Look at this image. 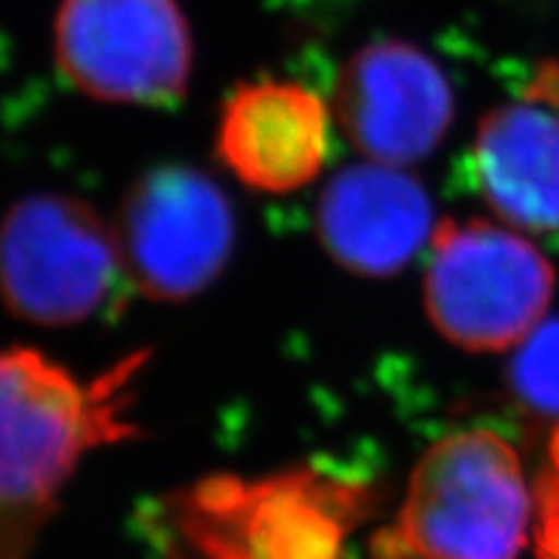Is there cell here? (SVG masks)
<instances>
[{
	"label": "cell",
	"instance_id": "cell-4",
	"mask_svg": "<svg viewBox=\"0 0 559 559\" xmlns=\"http://www.w3.org/2000/svg\"><path fill=\"white\" fill-rule=\"evenodd\" d=\"M124 275L115 230L81 200L32 194L3 226V296L34 324H79L107 309Z\"/></svg>",
	"mask_w": 559,
	"mask_h": 559
},
{
	"label": "cell",
	"instance_id": "cell-1",
	"mask_svg": "<svg viewBox=\"0 0 559 559\" xmlns=\"http://www.w3.org/2000/svg\"><path fill=\"white\" fill-rule=\"evenodd\" d=\"M111 379L86 389L29 347H11L0 368V539L3 559H26L41 523L83 453L122 428L111 415Z\"/></svg>",
	"mask_w": 559,
	"mask_h": 559
},
{
	"label": "cell",
	"instance_id": "cell-6",
	"mask_svg": "<svg viewBox=\"0 0 559 559\" xmlns=\"http://www.w3.org/2000/svg\"><path fill=\"white\" fill-rule=\"evenodd\" d=\"M55 50L66 79L102 102L179 99L192 62L177 0H62Z\"/></svg>",
	"mask_w": 559,
	"mask_h": 559
},
{
	"label": "cell",
	"instance_id": "cell-7",
	"mask_svg": "<svg viewBox=\"0 0 559 559\" xmlns=\"http://www.w3.org/2000/svg\"><path fill=\"white\" fill-rule=\"evenodd\" d=\"M337 117L360 153L404 166L423 160L443 140L453 96L428 55L404 41H379L342 70Z\"/></svg>",
	"mask_w": 559,
	"mask_h": 559
},
{
	"label": "cell",
	"instance_id": "cell-9",
	"mask_svg": "<svg viewBox=\"0 0 559 559\" xmlns=\"http://www.w3.org/2000/svg\"><path fill=\"white\" fill-rule=\"evenodd\" d=\"M479 190L500 218L528 230L559 228V70L547 66L528 102L481 120L474 143Z\"/></svg>",
	"mask_w": 559,
	"mask_h": 559
},
{
	"label": "cell",
	"instance_id": "cell-11",
	"mask_svg": "<svg viewBox=\"0 0 559 559\" xmlns=\"http://www.w3.org/2000/svg\"><path fill=\"white\" fill-rule=\"evenodd\" d=\"M510 386L523 407L559 419V319H551L521 342L510 362Z\"/></svg>",
	"mask_w": 559,
	"mask_h": 559
},
{
	"label": "cell",
	"instance_id": "cell-2",
	"mask_svg": "<svg viewBox=\"0 0 559 559\" xmlns=\"http://www.w3.org/2000/svg\"><path fill=\"white\" fill-rule=\"evenodd\" d=\"M531 498L521 461L487 430L438 440L419 459L383 559H515Z\"/></svg>",
	"mask_w": 559,
	"mask_h": 559
},
{
	"label": "cell",
	"instance_id": "cell-3",
	"mask_svg": "<svg viewBox=\"0 0 559 559\" xmlns=\"http://www.w3.org/2000/svg\"><path fill=\"white\" fill-rule=\"evenodd\" d=\"M555 272L521 236L485 221L443 223L432 234L425 306L436 330L469 353H500L534 332Z\"/></svg>",
	"mask_w": 559,
	"mask_h": 559
},
{
	"label": "cell",
	"instance_id": "cell-5",
	"mask_svg": "<svg viewBox=\"0 0 559 559\" xmlns=\"http://www.w3.org/2000/svg\"><path fill=\"white\" fill-rule=\"evenodd\" d=\"M234 234L226 194L185 166H160L138 179L115 226L124 275L153 300L205 290L226 267Z\"/></svg>",
	"mask_w": 559,
	"mask_h": 559
},
{
	"label": "cell",
	"instance_id": "cell-8",
	"mask_svg": "<svg viewBox=\"0 0 559 559\" xmlns=\"http://www.w3.org/2000/svg\"><path fill=\"white\" fill-rule=\"evenodd\" d=\"M317 230L340 267L368 277L394 275L430 239L432 202L417 179L394 166H353L321 194Z\"/></svg>",
	"mask_w": 559,
	"mask_h": 559
},
{
	"label": "cell",
	"instance_id": "cell-10",
	"mask_svg": "<svg viewBox=\"0 0 559 559\" xmlns=\"http://www.w3.org/2000/svg\"><path fill=\"white\" fill-rule=\"evenodd\" d=\"M218 153L228 169L254 190H298L324 166V104L296 83L243 86L223 109Z\"/></svg>",
	"mask_w": 559,
	"mask_h": 559
}]
</instances>
